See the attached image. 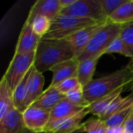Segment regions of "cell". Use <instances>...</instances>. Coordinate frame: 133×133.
<instances>
[{
  "label": "cell",
  "instance_id": "1",
  "mask_svg": "<svg viewBox=\"0 0 133 133\" xmlns=\"http://www.w3.org/2000/svg\"><path fill=\"white\" fill-rule=\"evenodd\" d=\"M74 58L72 48L66 39L41 38L35 51L34 66L38 72L44 73L56 65Z\"/></svg>",
  "mask_w": 133,
  "mask_h": 133
},
{
  "label": "cell",
  "instance_id": "2",
  "mask_svg": "<svg viewBox=\"0 0 133 133\" xmlns=\"http://www.w3.org/2000/svg\"><path fill=\"white\" fill-rule=\"evenodd\" d=\"M131 78L130 69L126 65L115 72L93 79L89 84L83 87L86 100L90 104L99 98L112 93L117 89L125 87Z\"/></svg>",
  "mask_w": 133,
  "mask_h": 133
},
{
  "label": "cell",
  "instance_id": "3",
  "mask_svg": "<svg viewBox=\"0 0 133 133\" xmlns=\"http://www.w3.org/2000/svg\"><path fill=\"white\" fill-rule=\"evenodd\" d=\"M122 25L107 22L93 37L84 51L77 58L79 62L90 58H101L112 42L119 37Z\"/></svg>",
  "mask_w": 133,
  "mask_h": 133
},
{
  "label": "cell",
  "instance_id": "4",
  "mask_svg": "<svg viewBox=\"0 0 133 133\" xmlns=\"http://www.w3.org/2000/svg\"><path fill=\"white\" fill-rule=\"evenodd\" d=\"M98 23L101 22L60 13L51 20L50 30L42 39H66L78 30Z\"/></svg>",
  "mask_w": 133,
  "mask_h": 133
},
{
  "label": "cell",
  "instance_id": "5",
  "mask_svg": "<svg viewBox=\"0 0 133 133\" xmlns=\"http://www.w3.org/2000/svg\"><path fill=\"white\" fill-rule=\"evenodd\" d=\"M35 52L29 54H14L3 78L12 90L23 80L34 63Z\"/></svg>",
  "mask_w": 133,
  "mask_h": 133
},
{
  "label": "cell",
  "instance_id": "6",
  "mask_svg": "<svg viewBox=\"0 0 133 133\" xmlns=\"http://www.w3.org/2000/svg\"><path fill=\"white\" fill-rule=\"evenodd\" d=\"M60 13L98 22H108L100 0H76L72 5L62 9Z\"/></svg>",
  "mask_w": 133,
  "mask_h": 133
},
{
  "label": "cell",
  "instance_id": "7",
  "mask_svg": "<svg viewBox=\"0 0 133 133\" xmlns=\"http://www.w3.org/2000/svg\"><path fill=\"white\" fill-rule=\"evenodd\" d=\"M51 111L44 110L34 106L28 107L23 112V120L28 131L33 132H44L49 123Z\"/></svg>",
  "mask_w": 133,
  "mask_h": 133
},
{
  "label": "cell",
  "instance_id": "8",
  "mask_svg": "<svg viewBox=\"0 0 133 133\" xmlns=\"http://www.w3.org/2000/svg\"><path fill=\"white\" fill-rule=\"evenodd\" d=\"M106 23L107 22H101L87 26L72 34L66 38L72 48L76 58H78L84 51L94 34Z\"/></svg>",
  "mask_w": 133,
  "mask_h": 133
},
{
  "label": "cell",
  "instance_id": "9",
  "mask_svg": "<svg viewBox=\"0 0 133 133\" xmlns=\"http://www.w3.org/2000/svg\"><path fill=\"white\" fill-rule=\"evenodd\" d=\"M88 114H90L88 108H85L72 117L49 123L46 127L45 132L49 133H75L77 131L84 132L81 122Z\"/></svg>",
  "mask_w": 133,
  "mask_h": 133
},
{
  "label": "cell",
  "instance_id": "10",
  "mask_svg": "<svg viewBox=\"0 0 133 133\" xmlns=\"http://www.w3.org/2000/svg\"><path fill=\"white\" fill-rule=\"evenodd\" d=\"M59 0H37L31 6L25 23L30 24L37 16H42L53 20L61 12Z\"/></svg>",
  "mask_w": 133,
  "mask_h": 133
},
{
  "label": "cell",
  "instance_id": "11",
  "mask_svg": "<svg viewBox=\"0 0 133 133\" xmlns=\"http://www.w3.org/2000/svg\"><path fill=\"white\" fill-rule=\"evenodd\" d=\"M23 112L12 107L0 119V133H26Z\"/></svg>",
  "mask_w": 133,
  "mask_h": 133
},
{
  "label": "cell",
  "instance_id": "12",
  "mask_svg": "<svg viewBox=\"0 0 133 133\" xmlns=\"http://www.w3.org/2000/svg\"><path fill=\"white\" fill-rule=\"evenodd\" d=\"M41 40V37L34 32L31 26L24 23L16 43L15 54L35 52Z\"/></svg>",
  "mask_w": 133,
  "mask_h": 133
},
{
  "label": "cell",
  "instance_id": "13",
  "mask_svg": "<svg viewBox=\"0 0 133 133\" xmlns=\"http://www.w3.org/2000/svg\"><path fill=\"white\" fill-rule=\"evenodd\" d=\"M44 84V77L43 73L38 72L33 65L26 86V96L25 100L26 109L30 107L43 93Z\"/></svg>",
  "mask_w": 133,
  "mask_h": 133
},
{
  "label": "cell",
  "instance_id": "14",
  "mask_svg": "<svg viewBox=\"0 0 133 133\" xmlns=\"http://www.w3.org/2000/svg\"><path fill=\"white\" fill-rule=\"evenodd\" d=\"M78 65L79 61L76 58H74L54 66L50 70L53 72V77L49 86L53 87L65 79L77 77Z\"/></svg>",
  "mask_w": 133,
  "mask_h": 133
},
{
  "label": "cell",
  "instance_id": "15",
  "mask_svg": "<svg viewBox=\"0 0 133 133\" xmlns=\"http://www.w3.org/2000/svg\"><path fill=\"white\" fill-rule=\"evenodd\" d=\"M84 109L85 108L75 104L65 97L51 110L49 123L68 118Z\"/></svg>",
  "mask_w": 133,
  "mask_h": 133
},
{
  "label": "cell",
  "instance_id": "16",
  "mask_svg": "<svg viewBox=\"0 0 133 133\" xmlns=\"http://www.w3.org/2000/svg\"><path fill=\"white\" fill-rule=\"evenodd\" d=\"M65 96L60 94L55 87H49L30 105L44 110L51 111Z\"/></svg>",
  "mask_w": 133,
  "mask_h": 133
},
{
  "label": "cell",
  "instance_id": "17",
  "mask_svg": "<svg viewBox=\"0 0 133 133\" xmlns=\"http://www.w3.org/2000/svg\"><path fill=\"white\" fill-rule=\"evenodd\" d=\"M125 90V87H122L116 90L113 91L111 94H108L94 102L91 103L90 106L87 108L90 114H92L97 118H101L103 114L106 111L108 108L112 103V101L119 95H122V93Z\"/></svg>",
  "mask_w": 133,
  "mask_h": 133
},
{
  "label": "cell",
  "instance_id": "18",
  "mask_svg": "<svg viewBox=\"0 0 133 133\" xmlns=\"http://www.w3.org/2000/svg\"><path fill=\"white\" fill-rule=\"evenodd\" d=\"M100 58H90L79 62L77 79L83 87L89 84L94 79L97 62Z\"/></svg>",
  "mask_w": 133,
  "mask_h": 133
},
{
  "label": "cell",
  "instance_id": "19",
  "mask_svg": "<svg viewBox=\"0 0 133 133\" xmlns=\"http://www.w3.org/2000/svg\"><path fill=\"white\" fill-rule=\"evenodd\" d=\"M108 22L124 25L133 22V0H127L108 18Z\"/></svg>",
  "mask_w": 133,
  "mask_h": 133
},
{
  "label": "cell",
  "instance_id": "20",
  "mask_svg": "<svg viewBox=\"0 0 133 133\" xmlns=\"http://www.w3.org/2000/svg\"><path fill=\"white\" fill-rule=\"evenodd\" d=\"M13 90L9 87L7 81L2 77L0 81V119L12 108Z\"/></svg>",
  "mask_w": 133,
  "mask_h": 133
},
{
  "label": "cell",
  "instance_id": "21",
  "mask_svg": "<svg viewBox=\"0 0 133 133\" xmlns=\"http://www.w3.org/2000/svg\"><path fill=\"white\" fill-rule=\"evenodd\" d=\"M131 106H133V93L125 97H122V95H119L112 101L106 111L99 118L101 121L105 122L113 115L123 111Z\"/></svg>",
  "mask_w": 133,
  "mask_h": 133
},
{
  "label": "cell",
  "instance_id": "22",
  "mask_svg": "<svg viewBox=\"0 0 133 133\" xmlns=\"http://www.w3.org/2000/svg\"><path fill=\"white\" fill-rule=\"evenodd\" d=\"M30 70L28 72V73L25 76L23 80L16 86V87L13 90L14 108L21 112H23L26 110L25 100H26V86H27V81L30 74Z\"/></svg>",
  "mask_w": 133,
  "mask_h": 133
},
{
  "label": "cell",
  "instance_id": "23",
  "mask_svg": "<svg viewBox=\"0 0 133 133\" xmlns=\"http://www.w3.org/2000/svg\"><path fill=\"white\" fill-rule=\"evenodd\" d=\"M51 24V20L48 18L42 16H37L31 21L29 25L31 26L34 32L42 38L49 31Z\"/></svg>",
  "mask_w": 133,
  "mask_h": 133
},
{
  "label": "cell",
  "instance_id": "24",
  "mask_svg": "<svg viewBox=\"0 0 133 133\" xmlns=\"http://www.w3.org/2000/svg\"><path fill=\"white\" fill-rule=\"evenodd\" d=\"M133 111V106H131L123 111H121L111 117H110L108 120L104 122L106 126L108 128H117L122 126L126 121V119L129 117Z\"/></svg>",
  "mask_w": 133,
  "mask_h": 133
},
{
  "label": "cell",
  "instance_id": "25",
  "mask_svg": "<svg viewBox=\"0 0 133 133\" xmlns=\"http://www.w3.org/2000/svg\"><path fill=\"white\" fill-rule=\"evenodd\" d=\"M65 97L75 104L83 108H87L90 106V103L86 100L84 96L83 87L81 84L78 85L76 88L69 91L65 95Z\"/></svg>",
  "mask_w": 133,
  "mask_h": 133
},
{
  "label": "cell",
  "instance_id": "26",
  "mask_svg": "<svg viewBox=\"0 0 133 133\" xmlns=\"http://www.w3.org/2000/svg\"><path fill=\"white\" fill-rule=\"evenodd\" d=\"M112 53H118L125 57L131 58V59L133 58V53L120 37H117L112 42V44L109 46V48L106 51V54H112Z\"/></svg>",
  "mask_w": 133,
  "mask_h": 133
},
{
  "label": "cell",
  "instance_id": "27",
  "mask_svg": "<svg viewBox=\"0 0 133 133\" xmlns=\"http://www.w3.org/2000/svg\"><path fill=\"white\" fill-rule=\"evenodd\" d=\"M82 125L84 132L87 133H106L108 129L104 122L101 121L99 118H90Z\"/></svg>",
  "mask_w": 133,
  "mask_h": 133
},
{
  "label": "cell",
  "instance_id": "28",
  "mask_svg": "<svg viewBox=\"0 0 133 133\" xmlns=\"http://www.w3.org/2000/svg\"><path fill=\"white\" fill-rule=\"evenodd\" d=\"M127 0H100L104 16L108 20L110 16L114 13Z\"/></svg>",
  "mask_w": 133,
  "mask_h": 133
},
{
  "label": "cell",
  "instance_id": "29",
  "mask_svg": "<svg viewBox=\"0 0 133 133\" xmlns=\"http://www.w3.org/2000/svg\"><path fill=\"white\" fill-rule=\"evenodd\" d=\"M78 85H79V83L77 77H73V78L65 79L53 87H55L60 94L65 96L69 91L76 88Z\"/></svg>",
  "mask_w": 133,
  "mask_h": 133
},
{
  "label": "cell",
  "instance_id": "30",
  "mask_svg": "<svg viewBox=\"0 0 133 133\" xmlns=\"http://www.w3.org/2000/svg\"><path fill=\"white\" fill-rule=\"evenodd\" d=\"M119 37L133 53V22L122 25Z\"/></svg>",
  "mask_w": 133,
  "mask_h": 133
},
{
  "label": "cell",
  "instance_id": "31",
  "mask_svg": "<svg viewBox=\"0 0 133 133\" xmlns=\"http://www.w3.org/2000/svg\"><path fill=\"white\" fill-rule=\"evenodd\" d=\"M124 133H133V111L123 125Z\"/></svg>",
  "mask_w": 133,
  "mask_h": 133
},
{
  "label": "cell",
  "instance_id": "32",
  "mask_svg": "<svg viewBox=\"0 0 133 133\" xmlns=\"http://www.w3.org/2000/svg\"><path fill=\"white\" fill-rule=\"evenodd\" d=\"M127 65L130 69L131 78H130V80H129V83L125 87V90H129L132 93H133V58H132L129 61V62L127 64Z\"/></svg>",
  "mask_w": 133,
  "mask_h": 133
},
{
  "label": "cell",
  "instance_id": "33",
  "mask_svg": "<svg viewBox=\"0 0 133 133\" xmlns=\"http://www.w3.org/2000/svg\"><path fill=\"white\" fill-rule=\"evenodd\" d=\"M75 2H76V0H59V4H60L61 9H65V8L70 6Z\"/></svg>",
  "mask_w": 133,
  "mask_h": 133
},
{
  "label": "cell",
  "instance_id": "34",
  "mask_svg": "<svg viewBox=\"0 0 133 133\" xmlns=\"http://www.w3.org/2000/svg\"><path fill=\"white\" fill-rule=\"evenodd\" d=\"M106 133H124L123 125L117 128H108Z\"/></svg>",
  "mask_w": 133,
  "mask_h": 133
},
{
  "label": "cell",
  "instance_id": "35",
  "mask_svg": "<svg viewBox=\"0 0 133 133\" xmlns=\"http://www.w3.org/2000/svg\"><path fill=\"white\" fill-rule=\"evenodd\" d=\"M26 133H37V132H27ZM39 133H49V132H39Z\"/></svg>",
  "mask_w": 133,
  "mask_h": 133
}]
</instances>
